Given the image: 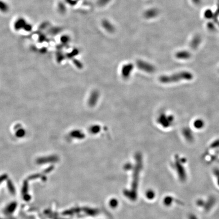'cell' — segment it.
I'll return each instance as SVG.
<instances>
[{"label":"cell","instance_id":"7a4b0ae2","mask_svg":"<svg viewBox=\"0 0 219 219\" xmlns=\"http://www.w3.org/2000/svg\"><path fill=\"white\" fill-rule=\"evenodd\" d=\"M102 26L106 30L109 32H113L114 30V28L113 25L109 21L105 20L102 22Z\"/></svg>","mask_w":219,"mask_h":219},{"label":"cell","instance_id":"3957f363","mask_svg":"<svg viewBox=\"0 0 219 219\" xmlns=\"http://www.w3.org/2000/svg\"><path fill=\"white\" fill-rule=\"evenodd\" d=\"M203 126V122L200 120L196 121L194 123V126H195L196 128H200L202 127Z\"/></svg>","mask_w":219,"mask_h":219},{"label":"cell","instance_id":"6da1fadb","mask_svg":"<svg viewBox=\"0 0 219 219\" xmlns=\"http://www.w3.org/2000/svg\"><path fill=\"white\" fill-rule=\"evenodd\" d=\"M192 78L191 74L188 73H183L180 74L174 75V76L167 77V82H176L181 80H190Z\"/></svg>","mask_w":219,"mask_h":219},{"label":"cell","instance_id":"277c9868","mask_svg":"<svg viewBox=\"0 0 219 219\" xmlns=\"http://www.w3.org/2000/svg\"><path fill=\"white\" fill-rule=\"evenodd\" d=\"M110 0H98V4L100 5V6H103L105 5L108 4Z\"/></svg>","mask_w":219,"mask_h":219}]
</instances>
